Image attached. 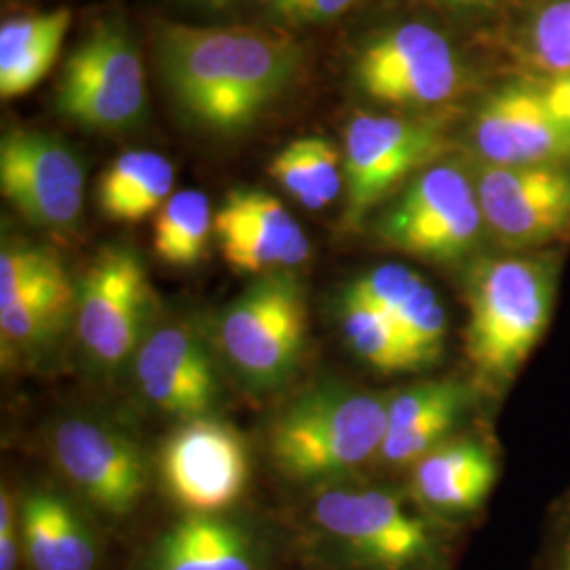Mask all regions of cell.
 <instances>
[{
  "label": "cell",
  "instance_id": "cell-1",
  "mask_svg": "<svg viewBox=\"0 0 570 570\" xmlns=\"http://www.w3.org/2000/svg\"><path fill=\"white\" fill-rule=\"evenodd\" d=\"M155 58L184 117L223 136L258 121L303 68L296 39L261 26L161 23Z\"/></svg>",
  "mask_w": 570,
  "mask_h": 570
},
{
  "label": "cell",
  "instance_id": "cell-2",
  "mask_svg": "<svg viewBox=\"0 0 570 570\" xmlns=\"http://www.w3.org/2000/svg\"><path fill=\"white\" fill-rule=\"evenodd\" d=\"M560 279L551 252L475 258L469 266L465 351L478 379L505 389L550 326Z\"/></svg>",
  "mask_w": 570,
  "mask_h": 570
},
{
  "label": "cell",
  "instance_id": "cell-3",
  "mask_svg": "<svg viewBox=\"0 0 570 570\" xmlns=\"http://www.w3.org/2000/svg\"><path fill=\"white\" fill-rule=\"evenodd\" d=\"M389 397L346 385L311 389L271 428V459L296 482H327L366 465L387 435Z\"/></svg>",
  "mask_w": 570,
  "mask_h": 570
},
{
  "label": "cell",
  "instance_id": "cell-4",
  "mask_svg": "<svg viewBox=\"0 0 570 570\" xmlns=\"http://www.w3.org/2000/svg\"><path fill=\"white\" fill-rule=\"evenodd\" d=\"M489 235L471 169L438 161L395 195L376 223L383 245L435 265H459Z\"/></svg>",
  "mask_w": 570,
  "mask_h": 570
},
{
  "label": "cell",
  "instance_id": "cell-5",
  "mask_svg": "<svg viewBox=\"0 0 570 570\" xmlns=\"http://www.w3.org/2000/svg\"><path fill=\"white\" fill-rule=\"evenodd\" d=\"M218 338L226 360L249 387L284 385L306 343L303 285L287 271L263 275L228 305Z\"/></svg>",
  "mask_w": 570,
  "mask_h": 570
},
{
  "label": "cell",
  "instance_id": "cell-6",
  "mask_svg": "<svg viewBox=\"0 0 570 570\" xmlns=\"http://www.w3.org/2000/svg\"><path fill=\"white\" fill-rule=\"evenodd\" d=\"M449 148L440 121L381 112L355 115L346 125L343 146L346 225H360L416 174L442 161Z\"/></svg>",
  "mask_w": 570,
  "mask_h": 570
},
{
  "label": "cell",
  "instance_id": "cell-7",
  "mask_svg": "<svg viewBox=\"0 0 570 570\" xmlns=\"http://www.w3.org/2000/svg\"><path fill=\"white\" fill-rule=\"evenodd\" d=\"M146 75L136 42L117 21H100L61 68L56 108L94 131H125L146 112Z\"/></svg>",
  "mask_w": 570,
  "mask_h": 570
},
{
  "label": "cell",
  "instance_id": "cell-8",
  "mask_svg": "<svg viewBox=\"0 0 570 570\" xmlns=\"http://www.w3.org/2000/svg\"><path fill=\"white\" fill-rule=\"evenodd\" d=\"M353 79L372 102L421 110L454 100L468 82V70L444 32L406 21L362 47Z\"/></svg>",
  "mask_w": 570,
  "mask_h": 570
},
{
  "label": "cell",
  "instance_id": "cell-9",
  "mask_svg": "<svg viewBox=\"0 0 570 570\" xmlns=\"http://www.w3.org/2000/svg\"><path fill=\"white\" fill-rule=\"evenodd\" d=\"M471 176L490 237L511 254L570 242V169L475 161Z\"/></svg>",
  "mask_w": 570,
  "mask_h": 570
},
{
  "label": "cell",
  "instance_id": "cell-10",
  "mask_svg": "<svg viewBox=\"0 0 570 570\" xmlns=\"http://www.w3.org/2000/svg\"><path fill=\"white\" fill-rule=\"evenodd\" d=\"M77 332L85 353L104 367L136 357L155 315V292L140 256L104 247L77 287Z\"/></svg>",
  "mask_w": 570,
  "mask_h": 570
},
{
  "label": "cell",
  "instance_id": "cell-11",
  "mask_svg": "<svg viewBox=\"0 0 570 570\" xmlns=\"http://www.w3.org/2000/svg\"><path fill=\"white\" fill-rule=\"evenodd\" d=\"M0 190L28 225L66 230L81 218L85 169L60 138L11 129L0 140Z\"/></svg>",
  "mask_w": 570,
  "mask_h": 570
},
{
  "label": "cell",
  "instance_id": "cell-12",
  "mask_svg": "<svg viewBox=\"0 0 570 570\" xmlns=\"http://www.w3.org/2000/svg\"><path fill=\"white\" fill-rule=\"evenodd\" d=\"M159 468L165 489L180 508L216 515L244 494L249 454L244 438L228 423L197 416L167 435Z\"/></svg>",
  "mask_w": 570,
  "mask_h": 570
},
{
  "label": "cell",
  "instance_id": "cell-13",
  "mask_svg": "<svg viewBox=\"0 0 570 570\" xmlns=\"http://www.w3.org/2000/svg\"><path fill=\"white\" fill-rule=\"evenodd\" d=\"M77 287L53 249L9 244L0 252L2 348L32 351L49 343L77 311Z\"/></svg>",
  "mask_w": 570,
  "mask_h": 570
},
{
  "label": "cell",
  "instance_id": "cell-14",
  "mask_svg": "<svg viewBox=\"0 0 570 570\" xmlns=\"http://www.w3.org/2000/svg\"><path fill=\"white\" fill-rule=\"evenodd\" d=\"M51 452L68 482L106 513L134 510L146 490L142 450L110 423L89 416L66 419L53 429Z\"/></svg>",
  "mask_w": 570,
  "mask_h": 570
},
{
  "label": "cell",
  "instance_id": "cell-15",
  "mask_svg": "<svg viewBox=\"0 0 570 570\" xmlns=\"http://www.w3.org/2000/svg\"><path fill=\"white\" fill-rule=\"evenodd\" d=\"M471 140L484 164L570 169V125L551 110L541 82L513 81L492 91L473 117Z\"/></svg>",
  "mask_w": 570,
  "mask_h": 570
},
{
  "label": "cell",
  "instance_id": "cell-16",
  "mask_svg": "<svg viewBox=\"0 0 570 570\" xmlns=\"http://www.w3.org/2000/svg\"><path fill=\"white\" fill-rule=\"evenodd\" d=\"M315 518L370 564L404 570L431 551L428 522L383 489L330 490L315 503Z\"/></svg>",
  "mask_w": 570,
  "mask_h": 570
},
{
  "label": "cell",
  "instance_id": "cell-17",
  "mask_svg": "<svg viewBox=\"0 0 570 570\" xmlns=\"http://www.w3.org/2000/svg\"><path fill=\"white\" fill-rule=\"evenodd\" d=\"M214 237L226 265L271 275L303 265L311 245L285 205L261 188H233L214 212Z\"/></svg>",
  "mask_w": 570,
  "mask_h": 570
},
{
  "label": "cell",
  "instance_id": "cell-18",
  "mask_svg": "<svg viewBox=\"0 0 570 570\" xmlns=\"http://www.w3.org/2000/svg\"><path fill=\"white\" fill-rule=\"evenodd\" d=\"M144 397L165 414L205 416L220 397V379L204 341L183 326L153 330L134 357Z\"/></svg>",
  "mask_w": 570,
  "mask_h": 570
},
{
  "label": "cell",
  "instance_id": "cell-19",
  "mask_svg": "<svg viewBox=\"0 0 570 570\" xmlns=\"http://www.w3.org/2000/svg\"><path fill=\"white\" fill-rule=\"evenodd\" d=\"M348 287L387 313L421 370L440 362L449 334V317L440 294L421 273L406 265L387 263L370 268Z\"/></svg>",
  "mask_w": 570,
  "mask_h": 570
},
{
  "label": "cell",
  "instance_id": "cell-20",
  "mask_svg": "<svg viewBox=\"0 0 570 570\" xmlns=\"http://www.w3.org/2000/svg\"><path fill=\"white\" fill-rule=\"evenodd\" d=\"M497 478V456L480 438H449L412 465L416 499L440 513L478 510Z\"/></svg>",
  "mask_w": 570,
  "mask_h": 570
},
{
  "label": "cell",
  "instance_id": "cell-21",
  "mask_svg": "<svg viewBox=\"0 0 570 570\" xmlns=\"http://www.w3.org/2000/svg\"><path fill=\"white\" fill-rule=\"evenodd\" d=\"M26 553L37 570H91L96 541L85 520L60 494L39 490L21 505Z\"/></svg>",
  "mask_w": 570,
  "mask_h": 570
},
{
  "label": "cell",
  "instance_id": "cell-22",
  "mask_svg": "<svg viewBox=\"0 0 570 570\" xmlns=\"http://www.w3.org/2000/svg\"><path fill=\"white\" fill-rule=\"evenodd\" d=\"M72 23V11L60 7L9 18L0 28V98L13 100L32 91L49 75Z\"/></svg>",
  "mask_w": 570,
  "mask_h": 570
},
{
  "label": "cell",
  "instance_id": "cell-23",
  "mask_svg": "<svg viewBox=\"0 0 570 570\" xmlns=\"http://www.w3.org/2000/svg\"><path fill=\"white\" fill-rule=\"evenodd\" d=\"M176 171L155 150H127L108 165L98 180L96 202L112 223L136 225L157 216L174 195Z\"/></svg>",
  "mask_w": 570,
  "mask_h": 570
},
{
  "label": "cell",
  "instance_id": "cell-24",
  "mask_svg": "<svg viewBox=\"0 0 570 570\" xmlns=\"http://www.w3.org/2000/svg\"><path fill=\"white\" fill-rule=\"evenodd\" d=\"M155 570H256L252 541L237 524L190 513L167 530L155 553Z\"/></svg>",
  "mask_w": 570,
  "mask_h": 570
},
{
  "label": "cell",
  "instance_id": "cell-25",
  "mask_svg": "<svg viewBox=\"0 0 570 570\" xmlns=\"http://www.w3.org/2000/svg\"><path fill=\"white\" fill-rule=\"evenodd\" d=\"M268 174L306 209H324L345 188L341 150L317 136L298 138L284 146L271 159Z\"/></svg>",
  "mask_w": 570,
  "mask_h": 570
},
{
  "label": "cell",
  "instance_id": "cell-26",
  "mask_svg": "<svg viewBox=\"0 0 570 570\" xmlns=\"http://www.w3.org/2000/svg\"><path fill=\"white\" fill-rule=\"evenodd\" d=\"M338 324L346 345L367 366L385 374L421 370L402 332L387 313L353 292L348 285L338 303Z\"/></svg>",
  "mask_w": 570,
  "mask_h": 570
},
{
  "label": "cell",
  "instance_id": "cell-27",
  "mask_svg": "<svg viewBox=\"0 0 570 570\" xmlns=\"http://www.w3.org/2000/svg\"><path fill=\"white\" fill-rule=\"evenodd\" d=\"M214 235V212L202 190H178L153 223L155 256L174 268H193L204 261Z\"/></svg>",
  "mask_w": 570,
  "mask_h": 570
},
{
  "label": "cell",
  "instance_id": "cell-28",
  "mask_svg": "<svg viewBox=\"0 0 570 570\" xmlns=\"http://www.w3.org/2000/svg\"><path fill=\"white\" fill-rule=\"evenodd\" d=\"M524 51L548 77L570 72V0L543 2L524 28Z\"/></svg>",
  "mask_w": 570,
  "mask_h": 570
},
{
  "label": "cell",
  "instance_id": "cell-29",
  "mask_svg": "<svg viewBox=\"0 0 570 570\" xmlns=\"http://www.w3.org/2000/svg\"><path fill=\"white\" fill-rule=\"evenodd\" d=\"M266 11L289 26H308L334 20L357 0H261Z\"/></svg>",
  "mask_w": 570,
  "mask_h": 570
},
{
  "label": "cell",
  "instance_id": "cell-30",
  "mask_svg": "<svg viewBox=\"0 0 570 570\" xmlns=\"http://www.w3.org/2000/svg\"><path fill=\"white\" fill-rule=\"evenodd\" d=\"M18 562V539H16V518L13 503L7 490L0 497V570H16Z\"/></svg>",
  "mask_w": 570,
  "mask_h": 570
},
{
  "label": "cell",
  "instance_id": "cell-31",
  "mask_svg": "<svg viewBox=\"0 0 570 570\" xmlns=\"http://www.w3.org/2000/svg\"><path fill=\"white\" fill-rule=\"evenodd\" d=\"M543 96L551 106V110L570 125V72L569 75H558V77H548V81L541 82Z\"/></svg>",
  "mask_w": 570,
  "mask_h": 570
},
{
  "label": "cell",
  "instance_id": "cell-32",
  "mask_svg": "<svg viewBox=\"0 0 570 570\" xmlns=\"http://www.w3.org/2000/svg\"><path fill=\"white\" fill-rule=\"evenodd\" d=\"M444 7H449L452 11H461V13H480V11H490L494 7H499L503 0H438Z\"/></svg>",
  "mask_w": 570,
  "mask_h": 570
},
{
  "label": "cell",
  "instance_id": "cell-33",
  "mask_svg": "<svg viewBox=\"0 0 570 570\" xmlns=\"http://www.w3.org/2000/svg\"><path fill=\"white\" fill-rule=\"evenodd\" d=\"M551 570H570V527L562 534V539L558 543V550L553 553Z\"/></svg>",
  "mask_w": 570,
  "mask_h": 570
},
{
  "label": "cell",
  "instance_id": "cell-34",
  "mask_svg": "<svg viewBox=\"0 0 570 570\" xmlns=\"http://www.w3.org/2000/svg\"><path fill=\"white\" fill-rule=\"evenodd\" d=\"M190 2H202V4H207V7H225V4L233 2V0H190Z\"/></svg>",
  "mask_w": 570,
  "mask_h": 570
}]
</instances>
